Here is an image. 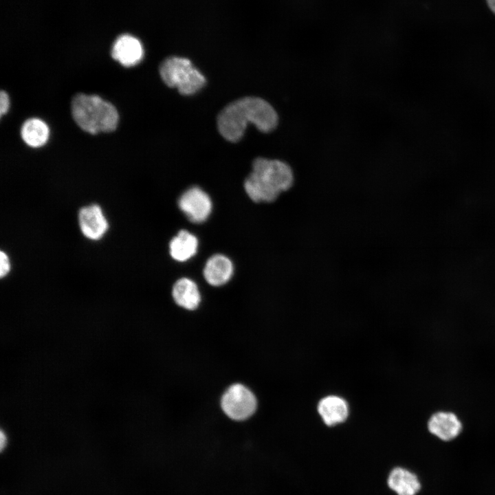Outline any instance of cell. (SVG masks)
<instances>
[{
    "instance_id": "cell-1",
    "label": "cell",
    "mask_w": 495,
    "mask_h": 495,
    "mask_svg": "<svg viewBox=\"0 0 495 495\" xmlns=\"http://www.w3.org/2000/svg\"><path fill=\"white\" fill-rule=\"evenodd\" d=\"M278 116L265 100L253 96L236 100L226 106L217 117L220 134L228 141L236 142L243 135L247 125L253 124L261 132L274 130Z\"/></svg>"
},
{
    "instance_id": "cell-2",
    "label": "cell",
    "mask_w": 495,
    "mask_h": 495,
    "mask_svg": "<svg viewBox=\"0 0 495 495\" xmlns=\"http://www.w3.org/2000/svg\"><path fill=\"white\" fill-rule=\"evenodd\" d=\"M294 180L292 167L285 162L258 157L253 162L244 189L253 201L270 203L288 190Z\"/></svg>"
},
{
    "instance_id": "cell-3",
    "label": "cell",
    "mask_w": 495,
    "mask_h": 495,
    "mask_svg": "<svg viewBox=\"0 0 495 495\" xmlns=\"http://www.w3.org/2000/svg\"><path fill=\"white\" fill-rule=\"evenodd\" d=\"M71 108L75 122L87 133L111 132L117 127L119 116L116 107L97 95L78 94Z\"/></svg>"
},
{
    "instance_id": "cell-4",
    "label": "cell",
    "mask_w": 495,
    "mask_h": 495,
    "mask_svg": "<svg viewBox=\"0 0 495 495\" xmlns=\"http://www.w3.org/2000/svg\"><path fill=\"white\" fill-rule=\"evenodd\" d=\"M160 74L169 87L177 88L182 95H192L206 84L204 75L190 60L178 56L166 58L160 65Z\"/></svg>"
},
{
    "instance_id": "cell-5",
    "label": "cell",
    "mask_w": 495,
    "mask_h": 495,
    "mask_svg": "<svg viewBox=\"0 0 495 495\" xmlns=\"http://www.w3.org/2000/svg\"><path fill=\"white\" fill-rule=\"evenodd\" d=\"M221 406L229 418L243 421L254 414L257 402L255 395L248 388L241 384H234L223 395Z\"/></svg>"
},
{
    "instance_id": "cell-6",
    "label": "cell",
    "mask_w": 495,
    "mask_h": 495,
    "mask_svg": "<svg viewBox=\"0 0 495 495\" xmlns=\"http://www.w3.org/2000/svg\"><path fill=\"white\" fill-rule=\"evenodd\" d=\"M178 206L188 219L194 223L205 221L212 211L209 195L197 186L189 188L178 199Z\"/></svg>"
},
{
    "instance_id": "cell-7",
    "label": "cell",
    "mask_w": 495,
    "mask_h": 495,
    "mask_svg": "<svg viewBox=\"0 0 495 495\" xmlns=\"http://www.w3.org/2000/svg\"><path fill=\"white\" fill-rule=\"evenodd\" d=\"M78 222L82 233L91 240H99L109 228L107 220L97 204L82 207L78 212Z\"/></svg>"
},
{
    "instance_id": "cell-8",
    "label": "cell",
    "mask_w": 495,
    "mask_h": 495,
    "mask_svg": "<svg viewBox=\"0 0 495 495\" xmlns=\"http://www.w3.org/2000/svg\"><path fill=\"white\" fill-rule=\"evenodd\" d=\"M386 485L395 495H417L421 487L418 476L401 465H395L389 470Z\"/></svg>"
},
{
    "instance_id": "cell-9",
    "label": "cell",
    "mask_w": 495,
    "mask_h": 495,
    "mask_svg": "<svg viewBox=\"0 0 495 495\" xmlns=\"http://www.w3.org/2000/svg\"><path fill=\"white\" fill-rule=\"evenodd\" d=\"M144 50L141 42L129 34L120 36L114 42L111 56L124 67L137 65L143 58Z\"/></svg>"
},
{
    "instance_id": "cell-10",
    "label": "cell",
    "mask_w": 495,
    "mask_h": 495,
    "mask_svg": "<svg viewBox=\"0 0 495 495\" xmlns=\"http://www.w3.org/2000/svg\"><path fill=\"white\" fill-rule=\"evenodd\" d=\"M428 428L430 433L443 441H450L461 432L462 423L457 416L451 412L440 411L434 413L428 420Z\"/></svg>"
},
{
    "instance_id": "cell-11",
    "label": "cell",
    "mask_w": 495,
    "mask_h": 495,
    "mask_svg": "<svg viewBox=\"0 0 495 495\" xmlns=\"http://www.w3.org/2000/svg\"><path fill=\"white\" fill-rule=\"evenodd\" d=\"M322 420L329 427L343 423L349 415V406L344 399L337 395L322 398L317 406Z\"/></svg>"
},
{
    "instance_id": "cell-12",
    "label": "cell",
    "mask_w": 495,
    "mask_h": 495,
    "mask_svg": "<svg viewBox=\"0 0 495 495\" xmlns=\"http://www.w3.org/2000/svg\"><path fill=\"white\" fill-rule=\"evenodd\" d=\"M233 264L225 255L217 254L210 257L204 268L206 282L212 286H221L230 280L233 274Z\"/></svg>"
},
{
    "instance_id": "cell-13",
    "label": "cell",
    "mask_w": 495,
    "mask_h": 495,
    "mask_svg": "<svg viewBox=\"0 0 495 495\" xmlns=\"http://www.w3.org/2000/svg\"><path fill=\"white\" fill-rule=\"evenodd\" d=\"M172 296L175 302L187 310L196 309L201 302L197 284L188 278L177 280L173 286Z\"/></svg>"
},
{
    "instance_id": "cell-14",
    "label": "cell",
    "mask_w": 495,
    "mask_h": 495,
    "mask_svg": "<svg viewBox=\"0 0 495 495\" xmlns=\"http://www.w3.org/2000/svg\"><path fill=\"white\" fill-rule=\"evenodd\" d=\"M197 237L186 230H179L169 243L171 257L179 262H184L192 257L197 251Z\"/></svg>"
},
{
    "instance_id": "cell-15",
    "label": "cell",
    "mask_w": 495,
    "mask_h": 495,
    "mask_svg": "<svg viewBox=\"0 0 495 495\" xmlns=\"http://www.w3.org/2000/svg\"><path fill=\"white\" fill-rule=\"evenodd\" d=\"M49 134L47 125L38 118L28 119L21 126V138L31 147L37 148L44 145L48 140Z\"/></svg>"
},
{
    "instance_id": "cell-16",
    "label": "cell",
    "mask_w": 495,
    "mask_h": 495,
    "mask_svg": "<svg viewBox=\"0 0 495 495\" xmlns=\"http://www.w3.org/2000/svg\"><path fill=\"white\" fill-rule=\"evenodd\" d=\"M0 276L3 278L10 270V263L8 255L1 251L0 252Z\"/></svg>"
},
{
    "instance_id": "cell-17",
    "label": "cell",
    "mask_w": 495,
    "mask_h": 495,
    "mask_svg": "<svg viewBox=\"0 0 495 495\" xmlns=\"http://www.w3.org/2000/svg\"><path fill=\"white\" fill-rule=\"evenodd\" d=\"M10 100L8 94L1 91L0 93V116H2L6 113L9 109Z\"/></svg>"
},
{
    "instance_id": "cell-18",
    "label": "cell",
    "mask_w": 495,
    "mask_h": 495,
    "mask_svg": "<svg viewBox=\"0 0 495 495\" xmlns=\"http://www.w3.org/2000/svg\"><path fill=\"white\" fill-rule=\"evenodd\" d=\"M490 9L495 13V0H486Z\"/></svg>"
}]
</instances>
